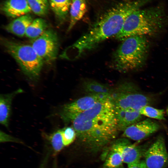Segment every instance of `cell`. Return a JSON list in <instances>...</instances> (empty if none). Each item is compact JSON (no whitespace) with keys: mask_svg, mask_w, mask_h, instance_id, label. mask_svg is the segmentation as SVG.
Wrapping results in <instances>:
<instances>
[{"mask_svg":"<svg viewBox=\"0 0 168 168\" xmlns=\"http://www.w3.org/2000/svg\"><path fill=\"white\" fill-rule=\"evenodd\" d=\"M83 91L87 95L106 94L110 95L111 89L107 85L91 80H85L82 84Z\"/></svg>","mask_w":168,"mask_h":168,"instance_id":"e0dca14e","label":"cell"},{"mask_svg":"<svg viewBox=\"0 0 168 168\" xmlns=\"http://www.w3.org/2000/svg\"><path fill=\"white\" fill-rule=\"evenodd\" d=\"M1 9L7 16L12 18L27 14L31 11L27 0H7Z\"/></svg>","mask_w":168,"mask_h":168,"instance_id":"7c38bea8","label":"cell"},{"mask_svg":"<svg viewBox=\"0 0 168 168\" xmlns=\"http://www.w3.org/2000/svg\"><path fill=\"white\" fill-rule=\"evenodd\" d=\"M154 98L129 82H122L112 88L110 95L118 123L130 119L143 106L150 105Z\"/></svg>","mask_w":168,"mask_h":168,"instance_id":"277c9868","label":"cell"},{"mask_svg":"<svg viewBox=\"0 0 168 168\" xmlns=\"http://www.w3.org/2000/svg\"><path fill=\"white\" fill-rule=\"evenodd\" d=\"M32 44V46L44 61L50 62L56 58L58 40L56 33L53 30H46L40 36L34 39Z\"/></svg>","mask_w":168,"mask_h":168,"instance_id":"ba28073f","label":"cell"},{"mask_svg":"<svg viewBox=\"0 0 168 168\" xmlns=\"http://www.w3.org/2000/svg\"><path fill=\"white\" fill-rule=\"evenodd\" d=\"M108 147L118 151L122 157L124 163L128 165L136 163L144 156L148 148V146L132 144L126 138H120L113 141Z\"/></svg>","mask_w":168,"mask_h":168,"instance_id":"9c48e42d","label":"cell"},{"mask_svg":"<svg viewBox=\"0 0 168 168\" xmlns=\"http://www.w3.org/2000/svg\"><path fill=\"white\" fill-rule=\"evenodd\" d=\"M60 130L64 147L70 145L76 139V133L72 127H67Z\"/></svg>","mask_w":168,"mask_h":168,"instance_id":"603a6c76","label":"cell"},{"mask_svg":"<svg viewBox=\"0 0 168 168\" xmlns=\"http://www.w3.org/2000/svg\"><path fill=\"white\" fill-rule=\"evenodd\" d=\"M102 168H124L121 155L118 151L107 148Z\"/></svg>","mask_w":168,"mask_h":168,"instance_id":"ac0fdd59","label":"cell"},{"mask_svg":"<svg viewBox=\"0 0 168 168\" xmlns=\"http://www.w3.org/2000/svg\"><path fill=\"white\" fill-rule=\"evenodd\" d=\"M140 114L143 116L150 118L155 119L159 120H164L165 112L162 109L156 108L147 105L142 107L139 110Z\"/></svg>","mask_w":168,"mask_h":168,"instance_id":"7402d4cb","label":"cell"},{"mask_svg":"<svg viewBox=\"0 0 168 168\" xmlns=\"http://www.w3.org/2000/svg\"><path fill=\"white\" fill-rule=\"evenodd\" d=\"M47 23L41 18L33 20L28 27L25 34L27 37L35 39L40 36L46 30Z\"/></svg>","mask_w":168,"mask_h":168,"instance_id":"d6986e66","label":"cell"},{"mask_svg":"<svg viewBox=\"0 0 168 168\" xmlns=\"http://www.w3.org/2000/svg\"><path fill=\"white\" fill-rule=\"evenodd\" d=\"M44 136L49 141L55 154L59 152L65 147L63 141L61 130L48 134L43 133Z\"/></svg>","mask_w":168,"mask_h":168,"instance_id":"44dd1931","label":"cell"},{"mask_svg":"<svg viewBox=\"0 0 168 168\" xmlns=\"http://www.w3.org/2000/svg\"><path fill=\"white\" fill-rule=\"evenodd\" d=\"M110 97L106 94L87 95L63 106L59 114L66 123L71 122L77 115L92 107L97 102Z\"/></svg>","mask_w":168,"mask_h":168,"instance_id":"52a82bcc","label":"cell"},{"mask_svg":"<svg viewBox=\"0 0 168 168\" xmlns=\"http://www.w3.org/2000/svg\"><path fill=\"white\" fill-rule=\"evenodd\" d=\"M167 20V14L162 5L139 9L127 18L115 38L123 41L132 36L154 35L164 27Z\"/></svg>","mask_w":168,"mask_h":168,"instance_id":"3957f363","label":"cell"},{"mask_svg":"<svg viewBox=\"0 0 168 168\" xmlns=\"http://www.w3.org/2000/svg\"><path fill=\"white\" fill-rule=\"evenodd\" d=\"M166 112L167 115H168V105L166 109Z\"/></svg>","mask_w":168,"mask_h":168,"instance_id":"d4e9b609","label":"cell"},{"mask_svg":"<svg viewBox=\"0 0 168 168\" xmlns=\"http://www.w3.org/2000/svg\"><path fill=\"white\" fill-rule=\"evenodd\" d=\"M149 46L145 36L135 35L127 38L113 54L112 66L117 70L124 72L140 68L146 61Z\"/></svg>","mask_w":168,"mask_h":168,"instance_id":"5b68a950","label":"cell"},{"mask_svg":"<svg viewBox=\"0 0 168 168\" xmlns=\"http://www.w3.org/2000/svg\"><path fill=\"white\" fill-rule=\"evenodd\" d=\"M124 0L125 1H129V0Z\"/></svg>","mask_w":168,"mask_h":168,"instance_id":"484cf974","label":"cell"},{"mask_svg":"<svg viewBox=\"0 0 168 168\" xmlns=\"http://www.w3.org/2000/svg\"><path fill=\"white\" fill-rule=\"evenodd\" d=\"M71 123L77 142L90 153L97 152L110 145L119 131L110 97L97 102Z\"/></svg>","mask_w":168,"mask_h":168,"instance_id":"6da1fadb","label":"cell"},{"mask_svg":"<svg viewBox=\"0 0 168 168\" xmlns=\"http://www.w3.org/2000/svg\"><path fill=\"white\" fill-rule=\"evenodd\" d=\"M87 10L86 0H72L69 12L70 21L67 31H70L80 20Z\"/></svg>","mask_w":168,"mask_h":168,"instance_id":"9a60e30c","label":"cell"},{"mask_svg":"<svg viewBox=\"0 0 168 168\" xmlns=\"http://www.w3.org/2000/svg\"><path fill=\"white\" fill-rule=\"evenodd\" d=\"M32 16L27 14L17 17L5 27L8 32L19 37L25 35L26 30L33 21Z\"/></svg>","mask_w":168,"mask_h":168,"instance_id":"5bb4252c","label":"cell"},{"mask_svg":"<svg viewBox=\"0 0 168 168\" xmlns=\"http://www.w3.org/2000/svg\"><path fill=\"white\" fill-rule=\"evenodd\" d=\"M161 128L160 124L150 119L142 120L127 128L123 132L124 138L140 141L157 131Z\"/></svg>","mask_w":168,"mask_h":168,"instance_id":"8fae6325","label":"cell"},{"mask_svg":"<svg viewBox=\"0 0 168 168\" xmlns=\"http://www.w3.org/2000/svg\"><path fill=\"white\" fill-rule=\"evenodd\" d=\"M144 157L147 168H165L168 166V153L162 136L148 147Z\"/></svg>","mask_w":168,"mask_h":168,"instance_id":"30bf717a","label":"cell"},{"mask_svg":"<svg viewBox=\"0 0 168 168\" xmlns=\"http://www.w3.org/2000/svg\"><path fill=\"white\" fill-rule=\"evenodd\" d=\"M50 7L57 19L62 22L66 18L72 0H49Z\"/></svg>","mask_w":168,"mask_h":168,"instance_id":"2e32d148","label":"cell"},{"mask_svg":"<svg viewBox=\"0 0 168 168\" xmlns=\"http://www.w3.org/2000/svg\"><path fill=\"white\" fill-rule=\"evenodd\" d=\"M128 168H147L144 160H140L136 163L128 165Z\"/></svg>","mask_w":168,"mask_h":168,"instance_id":"cb8c5ba5","label":"cell"},{"mask_svg":"<svg viewBox=\"0 0 168 168\" xmlns=\"http://www.w3.org/2000/svg\"><path fill=\"white\" fill-rule=\"evenodd\" d=\"M31 11L35 14L41 16L48 13L49 4L47 0H27Z\"/></svg>","mask_w":168,"mask_h":168,"instance_id":"ffe728a7","label":"cell"},{"mask_svg":"<svg viewBox=\"0 0 168 168\" xmlns=\"http://www.w3.org/2000/svg\"><path fill=\"white\" fill-rule=\"evenodd\" d=\"M1 43L15 59L24 75L30 80L39 79L44 63L32 45L18 43L2 38Z\"/></svg>","mask_w":168,"mask_h":168,"instance_id":"8992f818","label":"cell"},{"mask_svg":"<svg viewBox=\"0 0 168 168\" xmlns=\"http://www.w3.org/2000/svg\"><path fill=\"white\" fill-rule=\"evenodd\" d=\"M23 92L22 89H19L9 93L0 95V122L7 128L8 127L12 100L17 94Z\"/></svg>","mask_w":168,"mask_h":168,"instance_id":"4fadbf2b","label":"cell"},{"mask_svg":"<svg viewBox=\"0 0 168 168\" xmlns=\"http://www.w3.org/2000/svg\"><path fill=\"white\" fill-rule=\"evenodd\" d=\"M149 0H137L119 3L109 9L86 33L72 45L75 53L82 56L100 43L120 31L128 16Z\"/></svg>","mask_w":168,"mask_h":168,"instance_id":"7a4b0ae2","label":"cell"}]
</instances>
